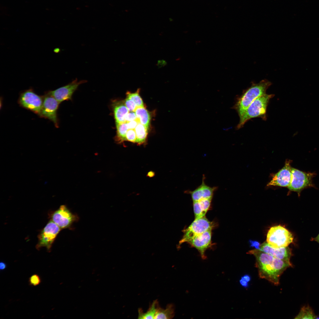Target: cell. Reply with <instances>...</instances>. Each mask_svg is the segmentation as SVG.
<instances>
[{"label":"cell","mask_w":319,"mask_h":319,"mask_svg":"<svg viewBox=\"0 0 319 319\" xmlns=\"http://www.w3.org/2000/svg\"><path fill=\"white\" fill-rule=\"evenodd\" d=\"M247 253L255 258V266L259 277L275 285L279 284L280 277L284 271L292 266L291 263L276 258L260 250H252Z\"/></svg>","instance_id":"obj_1"},{"label":"cell","mask_w":319,"mask_h":319,"mask_svg":"<svg viewBox=\"0 0 319 319\" xmlns=\"http://www.w3.org/2000/svg\"><path fill=\"white\" fill-rule=\"evenodd\" d=\"M271 84L270 81L264 79L257 83L252 82L250 87L243 91L233 107L237 112L240 118L255 99L266 94V90Z\"/></svg>","instance_id":"obj_2"},{"label":"cell","mask_w":319,"mask_h":319,"mask_svg":"<svg viewBox=\"0 0 319 319\" xmlns=\"http://www.w3.org/2000/svg\"><path fill=\"white\" fill-rule=\"evenodd\" d=\"M274 96V94H266L255 99L240 118L237 128L239 129L242 128L246 122L253 118L259 117L264 120H266V110L268 103L270 99Z\"/></svg>","instance_id":"obj_3"},{"label":"cell","mask_w":319,"mask_h":319,"mask_svg":"<svg viewBox=\"0 0 319 319\" xmlns=\"http://www.w3.org/2000/svg\"><path fill=\"white\" fill-rule=\"evenodd\" d=\"M292 177L287 187L289 191L296 192L300 196L304 189L315 187L313 178L316 174L315 172H306L292 167Z\"/></svg>","instance_id":"obj_4"},{"label":"cell","mask_w":319,"mask_h":319,"mask_svg":"<svg viewBox=\"0 0 319 319\" xmlns=\"http://www.w3.org/2000/svg\"><path fill=\"white\" fill-rule=\"evenodd\" d=\"M293 240L291 232L280 225L271 227L267 234L266 242L275 248L288 246Z\"/></svg>","instance_id":"obj_5"},{"label":"cell","mask_w":319,"mask_h":319,"mask_svg":"<svg viewBox=\"0 0 319 319\" xmlns=\"http://www.w3.org/2000/svg\"><path fill=\"white\" fill-rule=\"evenodd\" d=\"M214 224L206 216L195 219L191 224L183 231V235L179 241L178 246L185 242H188L194 237L209 230H212Z\"/></svg>","instance_id":"obj_6"},{"label":"cell","mask_w":319,"mask_h":319,"mask_svg":"<svg viewBox=\"0 0 319 319\" xmlns=\"http://www.w3.org/2000/svg\"><path fill=\"white\" fill-rule=\"evenodd\" d=\"M61 229L52 221H50L38 235L36 248L39 250L42 247H45L50 252L52 244Z\"/></svg>","instance_id":"obj_7"},{"label":"cell","mask_w":319,"mask_h":319,"mask_svg":"<svg viewBox=\"0 0 319 319\" xmlns=\"http://www.w3.org/2000/svg\"><path fill=\"white\" fill-rule=\"evenodd\" d=\"M18 102L26 109L39 115L43 102V97L38 95L30 89L21 92Z\"/></svg>","instance_id":"obj_8"},{"label":"cell","mask_w":319,"mask_h":319,"mask_svg":"<svg viewBox=\"0 0 319 319\" xmlns=\"http://www.w3.org/2000/svg\"><path fill=\"white\" fill-rule=\"evenodd\" d=\"M59 104L53 97L47 93L43 97V104L39 115L52 121L56 128L58 127L57 111Z\"/></svg>","instance_id":"obj_9"},{"label":"cell","mask_w":319,"mask_h":319,"mask_svg":"<svg viewBox=\"0 0 319 319\" xmlns=\"http://www.w3.org/2000/svg\"><path fill=\"white\" fill-rule=\"evenodd\" d=\"M87 82L85 80L78 81L76 79L68 84L56 90L49 91L47 93L53 97L60 103L63 101L71 100L73 94L79 86Z\"/></svg>","instance_id":"obj_10"},{"label":"cell","mask_w":319,"mask_h":319,"mask_svg":"<svg viewBox=\"0 0 319 319\" xmlns=\"http://www.w3.org/2000/svg\"><path fill=\"white\" fill-rule=\"evenodd\" d=\"M51 220L61 229L69 227L75 220L74 216L65 205H62L52 214Z\"/></svg>","instance_id":"obj_11"},{"label":"cell","mask_w":319,"mask_h":319,"mask_svg":"<svg viewBox=\"0 0 319 319\" xmlns=\"http://www.w3.org/2000/svg\"><path fill=\"white\" fill-rule=\"evenodd\" d=\"M290 163V160L286 161L284 167L275 175L267 185L288 187L290 183L292 177V167Z\"/></svg>","instance_id":"obj_12"},{"label":"cell","mask_w":319,"mask_h":319,"mask_svg":"<svg viewBox=\"0 0 319 319\" xmlns=\"http://www.w3.org/2000/svg\"><path fill=\"white\" fill-rule=\"evenodd\" d=\"M211 230H208L194 237L188 242L198 251L203 259L206 258L205 252L211 244Z\"/></svg>","instance_id":"obj_13"},{"label":"cell","mask_w":319,"mask_h":319,"mask_svg":"<svg viewBox=\"0 0 319 319\" xmlns=\"http://www.w3.org/2000/svg\"><path fill=\"white\" fill-rule=\"evenodd\" d=\"M259 250L276 258L291 263L290 258L292 255V251L288 246L275 248L267 242H265L260 245Z\"/></svg>","instance_id":"obj_14"},{"label":"cell","mask_w":319,"mask_h":319,"mask_svg":"<svg viewBox=\"0 0 319 319\" xmlns=\"http://www.w3.org/2000/svg\"><path fill=\"white\" fill-rule=\"evenodd\" d=\"M204 175L201 185L193 191H187L186 192L191 195L193 202L207 198H212L214 192L217 189V187H211L206 185L204 182Z\"/></svg>","instance_id":"obj_15"},{"label":"cell","mask_w":319,"mask_h":319,"mask_svg":"<svg viewBox=\"0 0 319 319\" xmlns=\"http://www.w3.org/2000/svg\"><path fill=\"white\" fill-rule=\"evenodd\" d=\"M112 107L116 123L126 122L125 118L129 111L124 101H114Z\"/></svg>","instance_id":"obj_16"},{"label":"cell","mask_w":319,"mask_h":319,"mask_svg":"<svg viewBox=\"0 0 319 319\" xmlns=\"http://www.w3.org/2000/svg\"><path fill=\"white\" fill-rule=\"evenodd\" d=\"M212 198L201 199L193 202V207L195 219L205 216L211 204Z\"/></svg>","instance_id":"obj_17"},{"label":"cell","mask_w":319,"mask_h":319,"mask_svg":"<svg viewBox=\"0 0 319 319\" xmlns=\"http://www.w3.org/2000/svg\"><path fill=\"white\" fill-rule=\"evenodd\" d=\"M139 123L149 128L151 119V115L144 107H137L135 111Z\"/></svg>","instance_id":"obj_18"},{"label":"cell","mask_w":319,"mask_h":319,"mask_svg":"<svg viewBox=\"0 0 319 319\" xmlns=\"http://www.w3.org/2000/svg\"><path fill=\"white\" fill-rule=\"evenodd\" d=\"M174 315V306L172 304H169L165 309L162 308L160 306L158 307L154 319H172Z\"/></svg>","instance_id":"obj_19"},{"label":"cell","mask_w":319,"mask_h":319,"mask_svg":"<svg viewBox=\"0 0 319 319\" xmlns=\"http://www.w3.org/2000/svg\"><path fill=\"white\" fill-rule=\"evenodd\" d=\"M157 300L153 301L146 312L144 313L141 308L138 309V318L139 319H154L158 307L159 306Z\"/></svg>","instance_id":"obj_20"},{"label":"cell","mask_w":319,"mask_h":319,"mask_svg":"<svg viewBox=\"0 0 319 319\" xmlns=\"http://www.w3.org/2000/svg\"><path fill=\"white\" fill-rule=\"evenodd\" d=\"M149 128L139 122L135 129L136 135V143L140 145L146 142Z\"/></svg>","instance_id":"obj_21"},{"label":"cell","mask_w":319,"mask_h":319,"mask_svg":"<svg viewBox=\"0 0 319 319\" xmlns=\"http://www.w3.org/2000/svg\"><path fill=\"white\" fill-rule=\"evenodd\" d=\"M117 129V134L115 138V141L118 143H121L125 141H126V134L128 130L127 122L116 123Z\"/></svg>","instance_id":"obj_22"},{"label":"cell","mask_w":319,"mask_h":319,"mask_svg":"<svg viewBox=\"0 0 319 319\" xmlns=\"http://www.w3.org/2000/svg\"><path fill=\"white\" fill-rule=\"evenodd\" d=\"M316 317L313 310L309 306L302 307L295 319H314Z\"/></svg>","instance_id":"obj_23"},{"label":"cell","mask_w":319,"mask_h":319,"mask_svg":"<svg viewBox=\"0 0 319 319\" xmlns=\"http://www.w3.org/2000/svg\"><path fill=\"white\" fill-rule=\"evenodd\" d=\"M139 89H138L135 92H128L126 93L127 97L133 100L137 107H144L143 101L139 94Z\"/></svg>","instance_id":"obj_24"},{"label":"cell","mask_w":319,"mask_h":319,"mask_svg":"<svg viewBox=\"0 0 319 319\" xmlns=\"http://www.w3.org/2000/svg\"><path fill=\"white\" fill-rule=\"evenodd\" d=\"M41 281L40 277L38 275L36 274L32 275L29 279V283L31 286H38L41 283Z\"/></svg>","instance_id":"obj_25"},{"label":"cell","mask_w":319,"mask_h":319,"mask_svg":"<svg viewBox=\"0 0 319 319\" xmlns=\"http://www.w3.org/2000/svg\"><path fill=\"white\" fill-rule=\"evenodd\" d=\"M124 101L129 112H135L137 107L133 100L127 97Z\"/></svg>","instance_id":"obj_26"},{"label":"cell","mask_w":319,"mask_h":319,"mask_svg":"<svg viewBox=\"0 0 319 319\" xmlns=\"http://www.w3.org/2000/svg\"><path fill=\"white\" fill-rule=\"evenodd\" d=\"M126 141L133 143H136V135L135 129H129L126 134Z\"/></svg>","instance_id":"obj_27"},{"label":"cell","mask_w":319,"mask_h":319,"mask_svg":"<svg viewBox=\"0 0 319 319\" xmlns=\"http://www.w3.org/2000/svg\"><path fill=\"white\" fill-rule=\"evenodd\" d=\"M137 119L136 116L135 112H129L125 118V121L128 122L135 120Z\"/></svg>","instance_id":"obj_28"},{"label":"cell","mask_w":319,"mask_h":319,"mask_svg":"<svg viewBox=\"0 0 319 319\" xmlns=\"http://www.w3.org/2000/svg\"><path fill=\"white\" fill-rule=\"evenodd\" d=\"M127 122L128 129H135L139 122L137 119L135 120Z\"/></svg>","instance_id":"obj_29"},{"label":"cell","mask_w":319,"mask_h":319,"mask_svg":"<svg viewBox=\"0 0 319 319\" xmlns=\"http://www.w3.org/2000/svg\"><path fill=\"white\" fill-rule=\"evenodd\" d=\"M249 242L250 246L255 248H256L255 249H260V247L261 245L258 242L250 240Z\"/></svg>","instance_id":"obj_30"},{"label":"cell","mask_w":319,"mask_h":319,"mask_svg":"<svg viewBox=\"0 0 319 319\" xmlns=\"http://www.w3.org/2000/svg\"><path fill=\"white\" fill-rule=\"evenodd\" d=\"M239 282L241 285L245 288H247L249 286L248 282L241 277L240 280Z\"/></svg>","instance_id":"obj_31"},{"label":"cell","mask_w":319,"mask_h":319,"mask_svg":"<svg viewBox=\"0 0 319 319\" xmlns=\"http://www.w3.org/2000/svg\"><path fill=\"white\" fill-rule=\"evenodd\" d=\"M6 268L7 265L6 263L3 261H1L0 263V270L1 271H3Z\"/></svg>","instance_id":"obj_32"},{"label":"cell","mask_w":319,"mask_h":319,"mask_svg":"<svg viewBox=\"0 0 319 319\" xmlns=\"http://www.w3.org/2000/svg\"><path fill=\"white\" fill-rule=\"evenodd\" d=\"M241 277L244 279L248 283L250 281L251 279L250 276L249 275L247 274L244 275Z\"/></svg>","instance_id":"obj_33"},{"label":"cell","mask_w":319,"mask_h":319,"mask_svg":"<svg viewBox=\"0 0 319 319\" xmlns=\"http://www.w3.org/2000/svg\"><path fill=\"white\" fill-rule=\"evenodd\" d=\"M313 240L315 241L319 244V234L315 237L313 238Z\"/></svg>","instance_id":"obj_34"}]
</instances>
